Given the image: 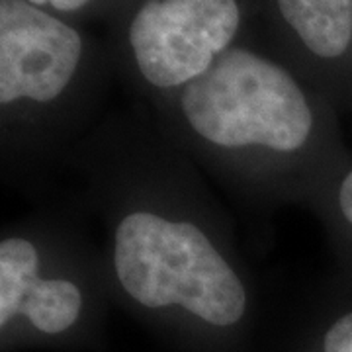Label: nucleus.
I'll return each mask as SVG.
<instances>
[{
  "mask_svg": "<svg viewBox=\"0 0 352 352\" xmlns=\"http://www.w3.org/2000/svg\"><path fill=\"white\" fill-rule=\"evenodd\" d=\"M67 173L100 226L113 302L194 337L243 333L256 280L208 176L153 113L102 120Z\"/></svg>",
  "mask_w": 352,
  "mask_h": 352,
  "instance_id": "obj_1",
  "label": "nucleus"
},
{
  "mask_svg": "<svg viewBox=\"0 0 352 352\" xmlns=\"http://www.w3.org/2000/svg\"><path fill=\"white\" fill-rule=\"evenodd\" d=\"M164 133L252 212L305 208L342 163L327 106L288 67L235 45L153 110Z\"/></svg>",
  "mask_w": 352,
  "mask_h": 352,
  "instance_id": "obj_2",
  "label": "nucleus"
},
{
  "mask_svg": "<svg viewBox=\"0 0 352 352\" xmlns=\"http://www.w3.org/2000/svg\"><path fill=\"white\" fill-rule=\"evenodd\" d=\"M0 110L2 180L36 196L102 122L82 34L28 0H0Z\"/></svg>",
  "mask_w": 352,
  "mask_h": 352,
  "instance_id": "obj_3",
  "label": "nucleus"
},
{
  "mask_svg": "<svg viewBox=\"0 0 352 352\" xmlns=\"http://www.w3.org/2000/svg\"><path fill=\"white\" fill-rule=\"evenodd\" d=\"M75 200L16 219L0 235V329L14 339L76 337L113 302L104 251Z\"/></svg>",
  "mask_w": 352,
  "mask_h": 352,
  "instance_id": "obj_4",
  "label": "nucleus"
},
{
  "mask_svg": "<svg viewBox=\"0 0 352 352\" xmlns=\"http://www.w3.org/2000/svg\"><path fill=\"white\" fill-rule=\"evenodd\" d=\"M243 25L239 0H141L127 14L126 47L153 110L206 75Z\"/></svg>",
  "mask_w": 352,
  "mask_h": 352,
  "instance_id": "obj_5",
  "label": "nucleus"
},
{
  "mask_svg": "<svg viewBox=\"0 0 352 352\" xmlns=\"http://www.w3.org/2000/svg\"><path fill=\"white\" fill-rule=\"evenodd\" d=\"M300 50L317 63H339L352 47V0H274Z\"/></svg>",
  "mask_w": 352,
  "mask_h": 352,
  "instance_id": "obj_6",
  "label": "nucleus"
},
{
  "mask_svg": "<svg viewBox=\"0 0 352 352\" xmlns=\"http://www.w3.org/2000/svg\"><path fill=\"white\" fill-rule=\"evenodd\" d=\"M305 210H311L352 252V163L337 166L317 188Z\"/></svg>",
  "mask_w": 352,
  "mask_h": 352,
  "instance_id": "obj_7",
  "label": "nucleus"
},
{
  "mask_svg": "<svg viewBox=\"0 0 352 352\" xmlns=\"http://www.w3.org/2000/svg\"><path fill=\"white\" fill-rule=\"evenodd\" d=\"M319 352H352V309L337 314L323 327Z\"/></svg>",
  "mask_w": 352,
  "mask_h": 352,
  "instance_id": "obj_8",
  "label": "nucleus"
},
{
  "mask_svg": "<svg viewBox=\"0 0 352 352\" xmlns=\"http://www.w3.org/2000/svg\"><path fill=\"white\" fill-rule=\"evenodd\" d=\"M30 4L38 6V8H51L53 12H61V14H75L80 12L88 8L94 0H28Z\"/></svg>",
  "mask_w": 352,
  "mask_h": 352,
  "instance_id": "obj_9",
  "label": "nucleus"
}]
</instances>
